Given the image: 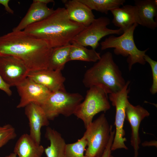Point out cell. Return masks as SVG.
I'll use <instances>...</instances> for the list:
<instances>
[{
	"label": "cell",
	"instance_id": "24",
	"mask_svg": "<svg viewBox=\"0 0 157 157\" xmlns=\"http://www.w3.org/2000/svg\"><path fill=\"white\" fill-rule=\"evenodd\" d=\"M87 142L84 135L76 142L66 144L65 157H88L84 154Z\"/></svg>",
	"mask_w": 157,
	"mask_h": 157
},
{
	"label": "cell",
	"instance_id": "11",
	"mask_svg": "<svg viewBox=\"0 0 157 157\" xmlns=\"http://www.w3.org/2000/svg\"><path fill=\"white\" fill-rule=\"evenodd\" d=\"M29 72L18 58L12 56H0V74L10 87L18 85L27 77Z\"/></svg>",
	"mask_w": 157,
	"mask_h": 157
},
{
	"label": "cell",
	"instance_id": "16",
	"mask_svg": "<svg viewBox=\"0 0 157 157\" xmlns=\"http://www.w3.org/2000/svg\"><path fill=\"white\" fill-rule=\"evenodd\" d=\"M54 10L48 7L47 4L34 0L24 17L12 31H23L29 26L46 18Z\"/></svg>",
	"mask_w": 157,
	"mask_h": 157
},
{
	"label": "cell",
	"instance_id": "7",
	"mask_svg": "<svg viewBox=\"0 0 157 157\" xmlns=\"http://www.w3.org/2000/svg\"><path fill=\"white\" fill-rule=\"evenodd\" d=\"M110 107L108 94L101 88L93 86L87 91L85 99L77 106L74 114L83 121L86 128L96 115L105 113Z\"/></svg>",
	"mask_w": 157,
	"mask_h": 157
},
{
	"label": "cell",
	"instance_id": "17",
	"mask_svg": "<svg viewBox=\"0 0 157 157\" xmlns=\"http://www.w3.org/2000/svg\"><path fill=\"white\" fill-rule=\"evenodd\" d=\"M139 19V24L152 30L157 27L155 20L157 16L156 0H135Z\"/></svg>",
	"mask_w": 157,
	"mask_h": 157
},
{
	"label": "cell",
	"instance_id": "2",
	"mask_svg": "<svg viewBox=\"0 0 157 157\" xmlns=\"http://www.w3.org/2000/svg\"><path fill=\"white\" fill-rule=\"evenodd\" d=\"M85 27L71 20L65 8H58L46 18L29 26L23 31L44 40L54 48L70 43Z\"/></svg>",
	"mask_w": 157,
	"mask_h": 157
},
{
	"label": "cell",
	"instance_id": "4",
	"mask_svg": "<svg viewBox=\"0 0 157 157\" xmlns=\"http://www.w3.org/2000/svg\"><path fill=\"white\" fill-rule=\"evenodd\" d=\"M138 25L135 23L124 31L120 35L115 36L110 35L100 43L102 50L114 48V53L115 54L128 57L127 61L129 71L133 65L136 63L142 65L145 64L146 62L144 57L149 49L140 50L135 44L133 34Z\"/></svg>",
	"mask_w": 157,
	"mask_h": 157
},
{
	"label": "cell",
	"instance_id": "27",
	"mask_svg": "<svg viewBox=\"0 0 157 157\" xmlns=\"http://www.w3.org/2000/svg\"><path fill=\"white\" fill-rule=\"evenodd\" d=\"M112 129L110 131V137L108 144L103 154L100 157H110L111 155L112 151L111 148L113 143L115 133V130L114 129L112 131Z\"/></svg>",
	"mask_w": 157,
	"mask_h": 157
},
{
	"label": "cell",
	"instance_id": "20",
	"mask_svg": "<svg viewBox=\"0 0 157 157\" xmlns=\"http://www.w3.org/2000/svg\"><path fill=\"white\" fill-rule=\"evenodd\" d=\"M45 136L50 142V145L44 148L46 157H65L67 144L61 135L54 129L47 126Z\"/></svg>",
	"mask_w": 157,
	"mask_h": 157
},
{
	"label": "cell",
	"instance_id": "9",
	"mask_svg": "<svg viewBox=\"0 0 157 157\" xmlns=\"http://www.w3.org/2000/svg\"><path fill=\"white\" fill-rule=\"evenodd\" d=\"M110 22V19L107 17L95 19L76 35L71 43L74 42L85 47L90 46L95 50L99 45V41L103 38L109 35H119L123 33V31L120 28L113 29L108 28L107 26Z\"/></svg>",
	"mask_w": 157,
	"mask_h": 157
},
{
	"label": "cell",
	"instance_id": "15",
	"mask_svg": "<svg viewBox=\"0 0 157 157\" xmlns=\"http://www.w3.org/2000/svg\"><path fill=\"white\" fill-rule=\"evenodd\" d=\"M62 2L72 21L86 27L95 19L92 10L79 0H65Z\"/></svg>",
	"mask_w": 157,
	"mask_h": 157
},
{
	"label": "cell",
	"instance_id": "31",
	"mask_svg": "<svg viewBox=\"0 0 157 157\" xmlns=\"http://www.w3.org/2000/svg\"><path fill=\"white\" fill-rule=\"evenodd\" d=\"M17 155L13 152L10 154L9 155L5 156V157H17Z\"/></svg>",
	"mask_w": 157,
	"mask_h": 157
},
{
	"label": "cell",
	"instance_id": "32",
	"mask_svg": "<svg viewBox=\"0 0 157 157\" xmlns=\"http://www.w3.org/2000/svg\"><path fill=\"white\" fill-rule=\"evenodd\" d=\"M110 157H114V156H113L111 155Z\"/></svg>",
	"mask_w": 157,
	"mask_h": 157
},
{
	"label": "cell",
	"instance_id": "18",
	"mask_svg": "<svg viewBox=\"0 0 157 157\" xmlns=\"http://www.w3.org/2000/svg\"><path fill=\"white\" fill-rule=\"evenodd\" d=\"M113 16L112 22L123 32L133 24H139V19L136 6L126 5L110 11Z\"/></svg>",
	"mask_w": 157,
	"mask_h": 157
},
{
	"label": "cell",
	"instance_id": "30",
	"mask_svg": "<svg viewBox=\"0 0 157 157\" xmlns=\"http://www.w3.org/2000/svg\"><path fill=\"white\" fill-rule=\"evenodd\" d=\"M38 1L47 4L54 2V1L53 0H37Z\"/></svg>",
	"mask_w": 157,
	"mask_h": 157
},
{
	"label": "cell",
	"instance_id": "22",
	"mask_svg": "<svg viewBox=\"0 0 157 157\" xmlns=\"http://www.w3.org/2000/svg\"><path fill=\"white\" fill-rule=\"evenodd\" d=\"M71 44L53 48L49 60L48 68L62 71L69 61Z\"/></svg>",
	"mask_w": 157,
	"mask_h": 157
},
{
	"label": "cell",
	"instance_id": "12",
	"mask_svg": "<svg viewBox=\"0 0 157 157\" xmlns=\"http://www.w3.org/2000/svg\"><path fill=\"white\" fill-rule=\"evenodd\" d=\"M150 115L149 112L140 105L134 106L128 101L126 104L125 119L129 122L131 129V144L134 150V157H138L140 139L139 133L142 121Z\"/></svg>",
	"mask_w": 157,
	"mask_h": 157
},
{
	"label": "cell",
	"instance_id": "10",
	"mask_svg": "<svg viewBox=\"0 0 157 157\" xmlns=\"http://www.w3.org/2000/svg\"><path fill=\"white\" fill-rule=\"evenodd\" d=\"M20 97L17 108H24L34 102L42 103L52 92L49 89L27 77L16 86Z\"/></svg>",
	"mask_w": 157,
	"mask_h": 157
},
{
	"label": "cell",
	"instance_id": "3",
	"mask_svg": "<svg viewBox=\"0 0 157 157\" xmlns=\"http://www.w3.org/2000/svg\"><path fill=\"white\" fill-rule=\"evenodd\" d=\"M83 83L87 88L99 87L109 94L121 90L126 82L114 61L112 54L108 51L101 56L100 59L86 71Z\"/></svg>",
	"mask_w": 157,
	"mask_h": 157
},
{
	"label": "cell",
	"instance_id": "13",
	"mask_svg": "<svg viewBox=\"0 0 157 157\" xmlns=\"http://www.w3.org/2000/svg\"><path fill=\"white\" fill-rule=\"evenodd\" d=\"M24 108L25 114L28 121L29 135L36 142L40 144L41 129L43 126H48L49 124V120L39 104L31 103Z\"/></svg>",
	"mask_w": 157,
	"mask_h": 157
},
{
	"label": "cell",
	"instance_id": "29",
	"mask_svg": "<svg viewBox=\"0 0 157 157\" xmlns=\"http://www.w3.org/2000/svg\"><path fill=\"white\" fill-rule=\"evenodd\" d=\"M9 1V0H0V4L4 6L5 10L8 13L13 14L14 13L13 10L8 5Z\"/></svg>",
	"mask_w": 157,
	"mask_h": 157
},
{
	"label": "cell",
	"instance_id": "26",
	"mask_svg": "<svg viewBox=\"0 0 157 157\" xmlns=\"http://www.w3.org/2000/svg\"><path fill=\"white\" fill-rule=\"evenodd\" d=\"M144 59L145 62L149 64L151 69L153 82L150 90L152 94H154L157 92V62L146 54L144 56Z\"/></svg>",
	"mask_w": 157,
	"mask_h": 157
},
{
	"label": "cell",
	"instance_id": "21",
	"mask_svg": "<svg viewBox=\"0 0 157 157\" xmlns=\"http://www.w3.org/2000/svg\"><path fill=\"white\" fill-rule=\"evenodd\" d=\"M69 61L78 60L89 62H97L100 58V53L95 49H89L75 42L71 43Z\"/></svg>",
	"mask_w": 157,
	"mask_h": 157
},
{
	"label": "cell",
	"instance_id": "6",
	"mask_svg": "<svg viewBox=\"0 0 157 157\" xmlns=\"http://www.w3.org/2000/svg\"><path fill=\"white\" fill-rule=\"evenodd\" d=\"M112 128L104 113L92 121L86 128L83 135L87 142L85 155L88 157L101 156L108 142Z\"/></svg>",
	"mask_w": 157,
	"mask_h": 157
},
{
	"label": "cell",
	"instance_id": "14",
	"mask_svg": "<svg viewBox=\"0 0 157 157\" xmlns=\"http://www.w3.org/2000/svg\"><path fill=\"white\" fill-rule=\"evenodd\" d=\"M27 77L44 86L52 92L66 90L64 85L65 78L61 71L48 68L29 72Z\"/></svg>",
	"mask_w": 157,
	"mask_h": 157
},
{
	"label": "cell",
	"instance_id": "5",
	"mask_svg": "<svg viewBox=\"0 0 157 157\" xmlns=\"http://www.w3.org/2000/svg\"><path fill=\"white\" fill-rule=\"evenodd\" d=\"M84 98L78 93H69L66 90L51 92L41 104L49 120H53L59 115L69 117L74 114Z\"/></svg>",
	"mask_w": 157,
	"mask_h": 157
},
{
	"label": "cell",
	"instance_id": "23",
	"mask_svg": "<svg viewBox=\"0 0 157 157\" xmlns=\"http://www.w3.org/2000/svg\"><path fill=\"white\" fill-rule=\"evenodd\" d=\"M92 10L107 14L109 11L123 6L125 0H79Z\"/></svg>",
	"mask_w": 157,
	"mask_h": 157
},
{
	"label": "cell",
	"instance_id": "25",
	"mask_svg": "<svg viewBox=\"0 0 157 157\" xmlns=\"http://www.w3.org/2000/svg\"><path fill=\"white\" fill-rule=\"evenodd\" d=\"M17 136L15 128L7 124L0 126V148L10 141L14 139Z\"/></svg>",
	"mask_w": 157,
	"mask_h": 157
},
{
	"label": "cell",
	"instance_id": "8",
	"mask_svg": "<svg viewBox=\"0 0 157 157\" xmlns=\"http://www.w3.org/2000/svg\"><path fill=\"white\" fill-rule=\"evenodd\" d=\"M130 81L126 82L123 89L117 92L109 94L108 98L112 105L115 108L116 113L114 125L115 126V133L113 143L111 147V151L118 149H128L124 142L126 141L125 138V132L124 129V121L125 119L126 104L129 101L128 94L130 91L128 86Z\"/></svg>",
	"mask_w": 157,
	"mask_h": 157
},
{
	"label": "cell",
	"instance_id": "28",
	"mask_svg": "<svg viewBox=\"0 0 157 157\" xmlns=\"http://www.w3.org/2000/svg\"><path fill=\"white\" fill-rule=\"evenodd\" d=\"M10 86L3 80L0 74V90L4 92L8 96L12 94V92L10 89Z\"/></svg>",
	"mask_w": 157,
	"mask_h": 157
},
{
	"label": "cell",
	"instance_id": "19",
	"mask_svg": "<svg viewBox=\"0 0 157 157\" xmlns=\"http://www.w3.org/2000/svg\"><path fill=\"white\" fill-rule=\"evenodd\" d=\"M44 150L43 146L36 142L29 134L24 133L17 141L13 152L18 157H42Z\"/></svg>",
	"mask_w": 157,
	"mask_h": 157
},
{
	"label": "cell",
	"instance_id": "1",
	"mask_svg": "<svg viewBox=\"0 0 157 157\" xmlns=\"http://www.w3.org/2000/svg\"><path fill=\"white\" fill-rule=\"evenodd\" d=\"M53 49L46 41L23 30L12 31L0 37V56L18 58L29 72L48 68Z\"/></svg>",
	"mask_w": 157,
	"mask_h": 157
}]
</instances>
